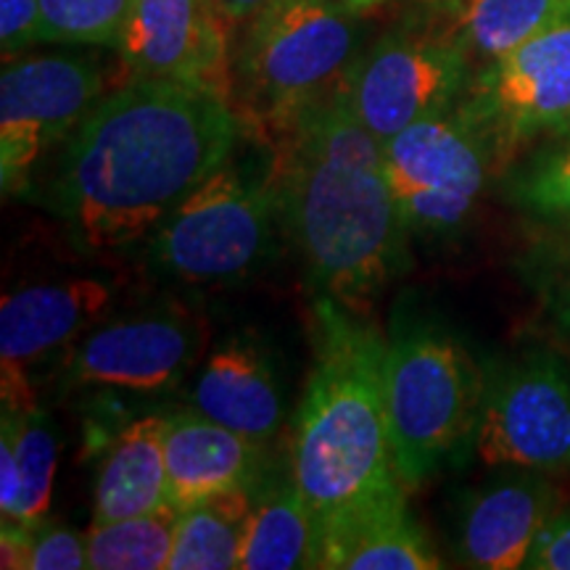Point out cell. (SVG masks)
<instances>
[{
	"instance_id": "obj_30",
	"label": "cell",
	"mask_w": 570,
	"mask_h": 570,
	"mask_svg": "<svg viewBox=\"0 0 570 570\" xmlns=\"http://www.w3.org/2000/svg\"><path fill=\"white\" fill-rule=\"evenodd\" d=\"M19 499V468L9 433L0 431V515H11Z\"/></svg>"
},
{
	"instance_id": "obj_17",
	"label": "cell",
	"mask_w": 570,
	"mask_h": 570,
	"mask_svg": "<svg viewBox=\"0 0 570 570\" xmlns=\"http://www.w3.org/2000/svg\"><path fill=\"white\" fill-rule=\"evenodd\" d=\"M190 404L198 415L265 444L283 423V396L273 365L259 348L233 341L198 370Z\"/></svg>"
},
{
	"instance_id": "obj_5",
	"label": "cell",
	"mask_w": 570,
	"mask_h": 570,
	"mask_svg": "<svg viewBox=\"0 0 570 570\" xmlns=\"http://www.w3.org/2000/svg\"><path fill=\"white\" fill-rule=\"evenodd\" d=\"M383 391L407 491L473 446L483 375L449 333L433 325L396 327L383 356Z\"/></svg>"
},
{
	"instance_id": "obj_3",
	"label": "cell",
	"mask_w": 570,
	"mask_h": 570,
	"mask_svg": "<svg viewBox=\"0 0 570 570\" xmlns=\"http://www.w3.org/2000/svg\"><path fill=\"white\" fill-rule=\"evenodd\" d=\"M383 356L386 341L362 312L317 298L315 365L291 436V479L317 520V568L356 525L407 504L391 441Z\"/></svg>"
},
{
	"instance_id": "obj_24",
	"label": "cell",
	"mask_w": 570,
	"mask_h": 570,
	"mask_svg": "<svg viewBox=\"0 0 570 570\" xmlns=\"http://www.w3.org/2000/svg\"><path fill=\"white\" fill-rule=\"evenodd\" d=\"M177 510L161 508L148 515L90 523L88 568L92 570H159L173 554Z\"/></svg>"
},
{
	"instance_id": "obj_10",
	"label": "cell",
	"mask_w": 570,
	"mask_h": 570,
	"mask_svg": "<svg viewBox=\"0 0 570 570\" xmlns=\"http://www.w3.org/2000/svg\"><path fill=\"white\" fill-rule=\"evenodd\" d=\"M383 164L410 233H452L494 173L487 142L454 109L383 140Z\"/></svg>"
},
{
	"instance_id": "obj_22",
	"label": "cell",
	"mask_w": 570,
	"mask_h": 570,
	"mask_svg": "<svg viewBox=\"0 0 570 570\" xmlns=\"http://www.w3.org/2000/svg\"><path fill=\"white\" fill-rule=\"evenodd\" d=\"M320 568L433 570L441 568V560L404 504L348 531L323 554Z\"/></svg>"
},
{
	"instance_id": "obj_18",
	"label": "cell",
	"mask_w": 570,
	"mask_h": 570,
	"mask_svg": "<svg viewBox=\"0 0 570 570\" xmlns=\"http://www.w3.org/2000/svg\"><path fill=\"white\" fill-rule=\"evenodd\" d=\"M164 423V415L138 417L111 441L92 489V523H111L169 508Z\"/></svg>"
},
{
	"instance_id": "obj_4",
	"label": "cell",
	"mask_w": 570,
	"mask_h": 570,
	"mask_svg": "<svg viewBox=\"0 0 570 570\" xmlns=\"http://www.w3.org/2000/svg\"><path fill=\"white\" fill-rule=\"evenodd\" d=\"M356 56L354 9L338 0H269L252 17L233 59L240 122L275 140L338 88Z\"/></svg>"
},
{
	"instance_id": "obj_7",
	"label": "cell",
	"mask_w": 570,
	"mask_h": 570,
	"mask_svg": "<svg viewBox=\"0 0 570 570\" xmlns=\"http://www.w3.org/2000/svg\"><path fill=\"white\" fill-rule=\"evenodd\" d=\"M470 85V56L436 21L399 27L360 53L341 92L377 140L458 109Z\"/></svg>"
},
{
	"instance_id": "obj_34",
	"label": "cell",
	"mask_w": 570,
	"mask_h": 570,
	"mask_svg": "<svg viewBox=\"0 0 570 570\" xmlns=\"http://www.w3.org/2000/svg\"><path fill=\"white\" fill-rule=\"evenodd\" d=\"M558 135H560V138H566V135H570V119H568V125H566V127H562V130H560Z\"/></svg>"
},
{
	"instance_id": "obj_6",
	"label": "cell",
	"mask_w": 570,
	"mask_h": 570,
	"mask_svg": "<svg viewBox=\"0 0 570 570\" xmlns=\"http://www.w3.org/2000/svg\"><path fill=\"white\" fill-rule=\"evenodd\" d=\"M281 219L273 169L252 175L233 159L202 180L148 235V265L169 281L233 285L267 262Z\"/></svg>"
},
{
	"instance_id": "obj_23",
	"label": "cell",
	"mask_w": 570,
	"mask_h": 570,
	"mask_svg": "<svg viewBox=\"0 0 570 570\" xmlns=\"http://www.w3.org/2000/svg\"><path fill=\"white\" fill-rule=\"evenodd\" d=\"M3 433H9L19 468L17 508L3 525L35 529L48 520L53 494L56 462H59V433L40 410L17 412L3 407Z\"/></svg>"
},
{
	"instance_id": "obj_29",
	"label": "cell",
	"mask_w": 570,
	"mask_h": 570,
	"mask_svg": "<svg viewBox=\"0 0 570 570\" xmlns=\"http://www.w3.org/2000/svg\"><path fill=\"white\" fill-rule=\"evenodd\" d=\"M523 568L570 570V510L552 512L533 539Z\"/></svg>"
},
{
	"instance_id": "obj_20",
	"label": "cell",
	"mask_w": 570,
	"mask_h": 570,
	"mask_svg": "<svg viewBox=\"0 0 570 570\" xmlns=\"http://www.w3.org/2000/svg\"><path fill=\"white\" fill-rule=\"evenodd\" d=\"M240 570L317 568V520L294 479L254 499L238 554Z\"/></svg>"
},
{
	"instance_id": "obj_9",
	"label": "cell",
	"mask_w": 570,
	"mask_h": 570,
	"mask_svg": "<svg viewBox=\"0 0 570 570\" xmlns=\"http://www.w3.org/2000/svg\"><path fill=\"white\" fill-rule=\"evenodd\" d=\"M106 75L92 56L42 53L3 63L0 75V185L21 194L35 169L104 98Z\"/></svg>"
},
{
	"instance_id": "obj_35",
	"label": "cell",
	"mask_w": 570,
	"mask_h": 570,
	"mask_svg": "<svg viewBox=\"0 0 570 570\" xmlns=\"http://www.w3.org/2000/svg\"><path fill=\"white\" fill-rule=\"evenodd\" d=\"M566 9H568V17H570V0H566Z\"/></svg>"
},
{
	"instance_id": "obj_12",
	"label": "cell",
	"mask_w": 570,
	"mask_h": 570,
	"mask_svg": "<svg viewBox=\"0 0 570 570\" xmlns=\"http://www.w3.org/2000/svg\"><path fill=\"white\" fill-rule=\"evenodd\" d=\"M204 325L183 312H142L98 323L67 348L63 381L119 394H167L204 352Z\"/></svg>"
},
{
	"instance_id": "obj_28",
	"label": "cell",
	"mask_w": 570,
	"mask_h": 570,
	"mask_svg": "<svg viewBox=\"0 0 570 570\" xmlns=\"http://www.w3.org/2000/svg\"><path fill=\"white\" fill-rule=\"evenodd\" d=\"M40 42V0H0V48L3 59Z\"/></svg>"
},
{
	"instance_id": "obj_11",
	"label": "cell",
	"mask_w": 570,
	"mask_h": 570,
	"mask_svg": "<svg viewBox=\"0 0 570 570\" xmlns=\"http://www.w3.org/2000/svg\"><path fill=\"white\" fill-rule=\"evenodd\" d=\"M473 452L491 468L570 470V367L531 354L483 377Z\"/></svg>"
},
{
	"instance_id": "obj_27",
	"label": "cell",
	"mask_w": 570,
	"mask_h": 570,
	"mask_svg": "<svg viewBox=\"0 0 570 570\" xmlns=\"http://www.w3.org/2000/svg\"><path fill=\"white\" fill-rule=\"evenodd\" d=\"M512 196L537 217L570 227V135L520 169Z\"/></svg>"
},
{
	"instance_id": "obj_31",
	"label": "cell",
	"mask_w": 570,
	"mask_h": 570,
	"mask_svg": "<svg viewBox=\"0 0 570 570\" xmlns=\"http://www.w3.org/2000/svg\"><path fill=\"white\" fill-rule=\"evenodd\" d=\"M214 9L223 13V19L227 24H235V21L252 19L259 13L269 0H212Z\"/></svg>"
},
{
	"instance_id": "obj_21",
	"label": "cell",
	"mask_w": 570,
	"mask_h": 570,
	"mask_svg": "<svg viewBox=\"0 0 570 570\" xmlns=\"http://www.w3.org/2000/svg\"><path fill=\"white\" fill-rule=\"evenodd\" d=\"M248 489L204 497L177 510L169 570H233L238 568L240 541L252 515Z\"/></svg>"
},
{
	"instance_id": "obj_14",
	"label": "cell",
	"mask_w": 570,
	"mask_h": 570,
	"mask_svg": "<svg viewBox=\"0 0 570 570\" xmlns=\"http://www.w3.org/2000/svg\"><path fill=\"white\" fill-rule=\"evenodd\" d=\"M225 24L212 0H132L117 53L135 80L194 85L233 104Z\"/></svg>"
},
{
	"instance_id": "obj_8",
	"label": "cell",
	"mask_w": 570,
	"mask_h": 570,
	"mask_svg": "<svg viewBox=\"0 0 570 570\" xmlns=\"http://www.w3.org/2000/svg\"><path fill=\"white\" fill-rule=\"evenodd\" d=\"M458 111L487 142L491 167L570 119V19L499 56L473 77Z\"/></svg>"
},
{
	"instance_id": "obj_15",
	"label": "cell",
	"mask_w": 570,
	"mask_h": 570,
	"mask_svg": "<svg viewBox=\"0 0 570 570\" xmlns=\"http://www.w3.org/2000/svg\"><path fill=\"white\" fill-rule=\"evenodd\" d=\"M558 491L544 473L502 468L462 499L458 515V554L470 568H523L541 525L554 512Z\"/></svg>"
},
{
	"instance_id": "obj_26",
	"label": "cell",
	"mask_w": 570,
	"mask_h": 570,
	"mask_svg": "<svg viewBox=\"0 0 570 570\" xmlns=\"http://www.w3.org/2000/svg\"><path fill=\"white\" fill-rule=\"evenodd\" d=\"M3 568L82 570L88 568V539L67 525L42 520L35 529L3 525Z\"/></svg>"
},
{
	"instance_id": "obj_19",
	"label": "cell",
	"mask_w": 570,
	"mask_h": 570,
	"mask_svg": "<svg viewBox=\"0 0 570 570\" xmlns=\"http://www.w3.org/2000/svg\"><path fill=\"white\" fill-rule=\"evenodd\" d=\"M566 0H433V21L470 59L494 61L568 21Z\"/></svg>"
},
{
	"instance_id": "obj_25",
	"label": "cell",
	"mask_w": 570,
	"mask_h": 570,
	"mask_svg": "<svg viewBox=\"0 0 570 570\" xmlns=\"http://www.w3.org/2000/svg\"><path fill=\"white\" fill-rule=\"evenodd\" d=\"M132 0H40V42L117 51Z\"/></svg>"
},
{
	"instance_id": "obj_1",
	"label": "cell",
	"mask_w": 570,
	"mask_h": 570,
	"mask_svg": "<svg viewBox=\"0 0 570 570\" xmlns=\"http://www.w3.org/2000/svg\"><path fill=\"white\" fill-rule=\"evenodd\" d=\"M244 122L219 92L132 80L104 96L61 142L46 204L77 248L146 240L198 183L233 159Z\"/></svg>"
},
{
	"instance_id": "obj_16",
	"label": "cell",
	"mask_w": 570,
	"mask_h": 570,
	"mask_svg": "<svg viewBox=\"0 0 570 570\" xmlns=\"http://www.w3.org/2000/svg\"><path fill=\"white\" fill-rule=\"evenodd\" d=\"M167 497L175 510L230 489H252L259 444L198 412H177L164 423Z\"/></svg>"
},
{
	"instance_id": "obj_2",
	"label": "cell",
	"mask_w": 570,
	"mask_h": 570,
	"mask_svg": "<svg viewBox=\"0 0 570 570\" xmlns=\"http://www.w3.org/2000/svg\"><path fill=\"white\" fill-rule=\"evenodd\" d=\"M281 219L320 296L362 312L407 269V225L383 142L336 88L275 138Z\"/></svg>"
},
{
	"instance_id": "obj_13",
	"label": "cell",
	"mask_w": 570,
	"mask_h": 570,
	"mask_svg": "<svg viewBox=\"0 0 570 570\" xmlns=\"http://www.w3.org/2000/svg\"><path fill=\"white\" fill-rule=\"evenodd\" d=\"M117 291L101 277L38 283L3 296L0 304V389L3 407L38 410L30 367L71 348L109 315Z\"/></svg>"
},
{
	"instance_id": "obj_33",
	"label": "cell",
	"mask_w": 570,
	"mask_h": 570,
	"mask_svg": "<svg viewBox=\"0 0 570 570\" xmlns=\"http://www.w3.org/2000/svg\"><path fill=\"white\" fill-rule=\"evenodd\" d=\"M338 3H344V6H348V9H354V11H362V9H370V6L381 3V0H338Z\"/></svg>"
},
{
	"instance_id": "obj_32",
	"label": "cell",
	"mask_w": 570,
	"mask_h": 570,
	"mask_svg": "<svg viewBox=\"0 0 570 570\" xmlns=\"http://www.w3.org/2000/svg\"><path fill=\"white\" fill-rule=\"evenodd\" d=\"M560 320H562V325H566V331L570 333V283L566 288V296H562V304H560Z\"/></svg>"
}]
</instances>
